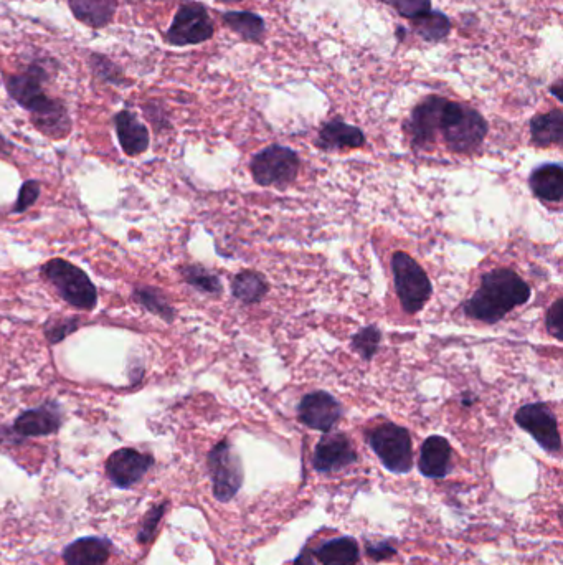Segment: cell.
<instances>
[{
	"mask_svg": "<svg viewBox=\"0 0 563 565\" xmlns=\"http://www.w3.org/2000/svg\"><path fill=\"white\" fill-rule=\"evenodd\" d=\"M111 541L105 537H81L63 551L67 565H106L111 557Z\"/></svg>",
	"mask_w": 563,
	"mask_h": 565,
	"instance_id": "cell-18",
	"label": "cell"
},
{
	"mask_svg": "<svg viewBox=\"0 0 563 565\" xmlns=\"http://www.w3.org/2000/svg\"><path fill=\"white\" fill-rule=\"evenodd\" d=\"M413 30L418 37L428 43H440L451 32V20L440 10H428L413 20Z\"/></svg>",
	"mask_w": 563,
	"mask_h": 565,
	"instance_id": "cell-27",
	"label": "cell"
},
{
	"mask_svg": "<svg viewBox=\"0 0 563 565\" xmlns=\"http://www.w3.org/2000/svg\"><path fill=\"white\" fill-rule=\"evenodd\" d=\"M397 34H398V37H400V40H402L403 35H407V32H405V30H403V29H398Z\"/></svg>",
	"mask_w": 563,
	"mask_h": 565,
	"instance_id": "cell-41",
	"label": "cell"
},
{
	"mask_svg": "<svg viewBox=\"0 0 563 565\" xmlns=\"http://www.w3.org/2000/svg\"><path fill=\"white\" fill-rule=\"evenodd\" d=\"M516 423L524 432L529 433L545 452L560 453L562 437H560L559 422L554 410L544 402L527 404L517 410Z\"/></svg>",
	"mask_w": 563,
	"mask_h": 565,
	"instance_id": "cell-10",
	"label": "cell"
},
{
	"mask_svg": "<svg viewBox=\"0 0 563 565\" xmlns=\"http://www.w3.org/2000/svg\"><path fill=\"white\" fill-rule=\"evenodd\" d=\"M367 552L374 561H385L388 557L395 556V547H392V544H388L387 541H380L377 544H369Z\"/></svg>",
	"mask_w": 563,
	"mask_h": 565,
	"instance_id": "cell-36",
	"label": "cell"
},
{
	"mask_svg": "<svg viewBox=\"0 0 563 565\" xmlns=\"http://www.w3.org/2000/svg\"><path fill=\"white\" fill-rule=\"evenodd\" d=\"M114 126L118 133L119 144L126 156H141L149 149V131L136 114L131 111H121L114 116Z\"/></svg>",
	"mask_w": 563,
	"mask_h": 565,
	"instance_id": "cell-19",
	"label": "cell"
},
{
	"mask_svg": "<svg viewBox=\"0 0 563 565\" xmlns=\"http://www.w3.org/2000/svg\"><path fill=\"white\" fill-rule=\"evenodd\" d=\"M369 445L382 465L392 473L405 475L413 468V443L407 428L397 423H382L369 433Z\"/></svg>",
	"mask_w": 563,
	"mask_h": 565,
	"instance_id": "cell-6",
	"label": "cell"
},
{
	"mask_svg": "<svg viewBox=\"0 0 563 565\" xmlns=\"http://www.w3.org/2000/svg\"><path fill=\"white\" fill-rule=\"evenodd\" d=\"M270 291V285L260 271L243 270L232 281V295L240 303L258 304L265 300Z\"/></svg>",
	"mask_w": 563,
	"mask_h": 565,
	"instance_id": "cell-25",
	"label": "cell"
},
{
	"mask_svg": "<svg viewBox=\"0 0 563 565\" xmlns=\"http://www.w3.org/2000/svg\"><path fill=\"white\" fill-rule=\"evenodd\" d=\"M451 460H453V448L445 437L433 435L426 438L420 450L418 468L422 475L433 480H440L450 475Z\"/></svg>",
	"mask_w": 563,
	"mask_h": 565,
	"instance_id": "cell-17",
	"label": "cell"
},
{
	"mask_svg": "<svg viewBox=\"0 0 563 565\" xmlns=\"http://www.w3.org/2000/svg\"><path fill=\"white\" fill-rule=\"evenodd\" d=\"M218 2H222V4H240L243 0H218Z\"/></svg>",
	"mask_w": 563,
	"mask_h": 565,
	"instance_id": "cell-40",
	"label": "cell"
},
{
	"mask_svg": "<svg viewBox=\"0 0 563 565\" xmlns=\"http://www.w3.org/2000/svg\"><path fill=\"white\" fill-rule=\"evenodd\" d=\"M179 271L185 283L192 286L194 290L200 291L204 295H222V281L215 273L207 270L205 266L192 263V265L180 266Z\"/></svg>",
	"mask_w": 563,
	"mask_h": 565,
	"instance_id": "cell-28",
	"label": "cell"
},
{
	"mask_svg": "<svg viewBox=\"0 0 563 565\" xmlns=\"http://www.w3.org/2000/svg\"><path fill=\"white\" fill-rule=\"evenodd\" d=\"M530 286L511 268H496L481 276V285L468 301L463 313L479 323L496 324L512 309L529 303Z\"/></svg>",
	"mask_w": 563,
	"mask_h": 565,
	"instance_id": "cell-2",
	"label": "cell"
},
{
	"mask_svg": "<svg viewBox=\"0 0 563 565\" xmlns=\"http://www.w3.org/2000/svg\"><path fill=\"white\" fill-rule=\"evenodd\" d=\"M560 88H562V81H557V85L552 86V88H550V91L554 93L555 98H557V100L562 101V95H560Z\"/></svg>",
	"mask_w": 563,
	"mask_h": 565,
	"instance_id": "cell-39",
	"label": "cell"
},
{
	"mask_svg": "<svg viewBox=\"0 0 563 565\" xmlns=\"http://www.w3.org/2000/svg\"><path fill=\"white\" fill-rule=\"evenodd\" d=\"M357 461V452L346 433L327 432L314 450L313 466L319 473H336Z\"/></svg>",
	"mask_w": 563,
	"mask_h": 565,
	"instance_id": "cell-15",
	"label": "cell"
},
{
	"mask_svg": "<svg viewBox=\"0 0 563 565\" xmlns=\"http://www.w3.org/2000/svg\"><path fill=\"white\" fill-rule=\"evenodd\" d=\"M133 300L146 309L147 313L154 314L157 318L164 319L166 323H174L177 311L171 301L159 288L149 285H136L133 288Z\"/></svg>",
	"mask_w": 563,
	"mask_h": 565,
	"instance_id": "cell-26",
	"label": "cell"
},
{
	"mask_svg": "<svg viewBox=\"0 0 563 565\" xmlns=\"http://www.w3.org/2000/svg\"><path fill=\"white\" fill-rule=\"evenodd\" d=\"M63 410L57 400H48L35 409L25 410L15 418L10 428V435L19 440L24 438L48 437L57 433L62 427Z\"/></svg>",
	"mask_w": 563,
	"mask_h": 565,
	"instance_id": "cell-13",
	"label": "cell"
},
{
	"mask_svg": "<svg viewBox=\"0 0 563 565\" xmlns=\"http://www.w3.org/2000/svg\"><path fill=\"white\" fill-rule=\"evenodd\" d=\"M154 456L138 452L134 448H121L109 455L105 471L108 480L121 490H129L151 471Z\"/></svg>",
	"mask_w": 563,
	"mask_h": 565,
	"instance_id": "cell-12",
	"label": "cell"
},
{
	"mask_svg": "<svg viewBox=\"0 0 563 565\" xmlns=\"http://www.w3.org/2000/svg\"><path fill=\"white\" fill-rule=\"evenodd\" d=\"M215 34V25L209 10L197 2H185L177 10L171 29L167 30V42L174 47H189L207 42Z\"/></svg>",
	"mask_w": 563,
	"mask_h": 565,
	"instance_id": "cell-9",
	"label": "cell"
},
{
	"mask_svg": "<svg viewBox=\"0 0 563 565\" xmlns=\"http://www.w3.org/2000/svg\"><path fill=\"white\" fill-rule=\"evenodd\" d=\"M488 131V121L478 110L448 100L441 116L440 133L451 152L478 151Z\"/></svg>",
	"mask_w": 563,
	"mask_h": 565,
	"instance_id": "cell-3",
	"label": "cell"
},
{
	"mask_svg": "<svg viewBox=\"0 0 563 565\" xmlns=\"http://www.w3.org/2000/svg\"><path fill=\"white\" fill-rule=\"evenodd\" d=\"M476 397H474V395L471 394H464L463 400H461V402H463L464 407H471V405L476 404Z\"/></svg>",
	"mask_w": 563,
	"mask_h": 565,
	"instance_id": "cell-38",
	"label": "cell"
},
{
	"mask_svg": "<svg viewBox=\"0 0 563 565\" xmlns=\"http://www.w3.org/2000/svg\"><path fill=\"white\" fill-rule=\"evenodd\" d=\"M91 67H93V72L96 75L100 76L101 80L108 81L111 85L121 86L126 85V81H124L123 72L119 70L116 65H114L111 60L108 58L103 57V55H91Z\"/></svg>",
	"mask_w": 563,
	"mask_h": 565,
	"instance_id": "cell-32",
	"label": "cell"
},
{
	"mask_svg": "<svg viewBox=\"0 0 563 565\" xmlns=\"http://www.w3.org/2000/svg\"><path fill=\"white\" fill-rule=\"evenodd\" d=\"M228 29L233 30L245 42L263 43L266 35L265 20L250 10H230L222 15Z\"/></svg>",
	"mask_w": 563,
	"mask_h": 565,
	"instance_id": "cell-23",
	"label": "cell"
},
{
	"mask_svg": "<svg viewBox=\"0 0 563 565\" xmlns=\"http://www.w3.org/2000/svg\"><path fill=\"white\" fill-rule=\"evenodd\" d=\"M532 194L542 202L560 204L563 199V167L560 164H542L529 177Z\"/></svg>",
	"mask_w": 563,
	"mask_h": 565,
	"instance_id": "cell-20",
	"label": "cell"
},
{
	"mask_svg": "<svg viewBox=\"0 0 563 565\" xmlns=\"http://www.w3.org/2000/svg\"><path fill=\"white\" fill-rule=\"evenodd\" d=\"M293 565H316L313 552L309 551V549H304V551L296 557V561H294Z\"/></svg>",
	"mask_w": 563,
	"mask_h": 565,
	"instance_id": "cell-37",
	"label": "cell"
},
{
	"mask_svg": "<svg viewBox=\"0 0 563 565\" xmlns=\"http://www.w3.org/2000/svg\"><path fill=\"white\" fill-rule=\"evenodd\" d=\"M446 103L448 100L441 96H428L413 108L412 116L403 124V131L408 134L413 148L428 149L435 143Z\"/></svg>",
	"mask_w": 563,
	"mask_h": 565,
	"instance_id": "cell-11",
	"label": "cell"
},
{
	"mask_svg": "<svg viewBox=\"0 0 563 565\" xmlns=\"http://www.w3.org/2000/svg\"><path fill=\"white\" fill-rule=\"evenodd\" d=\"M250 171L258 186L286 187L298 176L299 156L291 148L273 144L251 159Z\"/></svg>",
	"mask_w": 563,
	"mask_h": 565,
	"instance_id": "cell-8",
	"label": "cell"
},
{
	"mask_svg": "<svg viewBox=\"0 0 563 565\" xmlns=\"http://www.w3.org/2000/svg\"><path fill=\"white\" fill-rule=\"evenodd\" d=\"M299 422L317 432H331L342 418V407L339 400L329 392L316 390L304 395L298 405Z\"/></svg>",
	"mask_w": 563,
	"mask_h": 565,
	"instance_id": "cell-14",
	"label": "cell"
},
{
	"mask_svg": "<svg viewBox=\"0 0 563 565\" xmlns=\"http://www.w3.org/2000/svg\"><path fill=\"white\" fill-rule=\"evenodd\" d=\"M40 275L55 288L58 296L73 308L83 311H93L96 308L98 290L80 266L73 265L63 258H53L42 266Z\"/></svg>",
	"mask_w": 563,
	"mask_h": 565,
	"instance_id": "cell-4",
	"label": "cell"
},
{
	"mask_svg": "<svg viewBox=\"0 0 563 565\" xmlns=\"http://www.w3.org/2000/svg\"><path fill=\"white\" fill-rule=\"evenodd\" d=\"M562 316H563V300L557 298L554 304L547 309V316H545V323H547V331H549L552 338L557 341H562Z\"/></svg>",
	"mask_w": 563,
	"mask_h": 565,
	"instance_id": "cell-35",
	"label": "cell"
},
{
	"mask_svg": "<svg viewBox=\"0 0 563 565\" xmlns=\"http://www.w3.org/2000/svg\"><path fill=\"white\" fill-rule=\"evenodd\" d=\"M380 2L392 7L400 17L408 20H415L431 10V0H380Z\"/></svg>",
	"mask_w": 563,
	"mask_h": 565,
	"instance_id": "cell-31",
	"label": "cell"
},
{
	"mask_svg": "<svg viewBox=\"0 0 563 565\" xmlns=\"http://www.w3.org/2000/svg\"><path fill=\"white\" fill-rule=\"evenodd\" d=\"M532 143L539 148H549L562 143L563 111L560 108L549 113L537 114L530 121Z\"/></svg>",
	"mask_w": 563,
	"mask_h": 565,
	"instance_id": "cell-22",
	"label": "cell"
},
{
	"mask_svg": "<svg viewBox=\"0 0 563 565\" xmlns=\"http://www.w3.org/2000/svg\"><path fill=\"white\" fill-rule=\"evenodd\" d=\"M81 324H83V321L78 316H68V318L55 316V318H50L47 323L43 324V334L50 344H60L70 334L78 331Z\"/></svg>",
	"mask_w": 563,
	"mask_h": 565,
	"instance_id": "cell-30",
	"label": "cell"
},
{
	"mask_svg": "<svg viewBox=\"0 0 563 565\" xmlns=\"http://www.w3.org/2000/svg\"><path fill=\"white\" fill-rule=\"evenodd\" d=\"M210 478H212L213 496L220 503H228L237 496L243 486L242 458L228 440L218 442L207 456Z\"/></svg>",
	"mask_w": 563,
	"mask_h": 565,
	"instance_id": "cell-7",
	"label": "cell"
},
{
	"mask_svg": "<svg viewBox=\"0 0 563 565\" xmlns=\"http://www.w3.org/2000/svg\"><path fill=\"white\" fill-rule=\"evenodd\" d=\"M380 341H382V331L374 324H370L352 336L351 346L364 361H372L379 352Z\"/></svg>",
	"mask_w": 563,
	"mask_h": 565,
	"instance_id": "cell-29",
	"label": "cell"
},
{
	"mask_svg": "<svg viewBox=\"0 0 563 565\" xmlns=\"http://www.w3.org/2000/svg\"><path fill=\"white\" fill-rule=\"evenodd\" d=\"M40 192H42L40 182L34 181V179L24 182V186L20 187L19 197H17V202H15L12 212L14 214H24L25 210H29L37 202Z\"/></svg>",
	"mask_w": 563,
	"mask_h": 565,
	"instance_id": "cell-34",
	"label": "cell"
},
{
	"mask_svg": "<svg viewBox=\"0 0 563 565\" xmlns=\"http://www.w3.org/2000/svg\"><path fill=\"white\" fill-rule=\"evenodd\" d=\"M47 72L40 65H30L24 73L5 80L9 95L32 114V123L48 138L62 139L70 134L71 119L63 101L50 98L43 90Z\"/></svg>",
	"mask_w": 563,
	"mask_h": 565,
	"instance_id": "cell-1",
	"label": "cell"
},
{
	"mask_svg": "<svg viewBox=\"0 0 563 565\" xmlns=\"http://www.w3.org/2000/svg\"><path fill=\"white\" fill-rule=\"evenodd\" d=\"M167 508H169V503L156 504V506L146 514V519H144L141 531H139L138 534V541L141 542V544H151V542L154 541L157 528H159V523H161V519L164 518V513H166Z\"/></svg>",
	"mask_w": 563,
	"mask_h": 565,
	"instance_id": "cell-33",
	"label": "cell"
},
{
	"mask_svg": "<svg viewBox=\"0 0 563 565\" xmlns=\"http://www.w3.org/2000/svg\"><path fill=\"white\" fill-rule=\"evenodd\" d=\"M314 557L322 565H357L360 559L359 544L354 537H337L317 547Z\"/></svg>",
	"mask_w": 563,
	"mask_h": 565,
	"instance_id": "cell-24",
	"label": "cell"
},
{
	"mask_svg": "<svg viewBox=\"0 0 563 565\" xmlns=\"http://www.w3.org/2000/svg\"><path fill=\"white\" fill-rule=\"evenodd\" d=\"M365 144V134L362 129L347 124L342 119H332L322 124L317 134L316 146L322 151H344V149H359Z\"/></svg>",
	"mask_w": 563,
	"mask_h": 565,
	"instance_id": "cell-16",
	"label": "cell"
},
{
	"mask_svg": "<svg viewBox=\"0 0 563 565\" xmlns=\"http://www.w3.org/2000/svg\"><path fill=\"white\" fill-rule=\"evenodd\" d=\"M395 293L407 314H417L430 301L433 286L422 265L408 253L395 252L392 257Z\"/></svg>",
	"mask_w": 563,
	"mask_h": 565,
	"instance_id": "cell-5",
	"label": "cell"
},
{
	"mask_svg": "<svg viewBox=\"0 0 563 565\" xmlns=\"http://www.w3.org/2000/svg\"><path fill=\"white\" fill-rule=\"evenodd\" d=\"M68 4L76 19L93 29L111 24L118 10V0H68Z\"/></svg>",
	"mask_w": 563,
	"mask_h": 565,
	"instance_id": "cell-21",
	"label": "cell"
}]
</instances>
